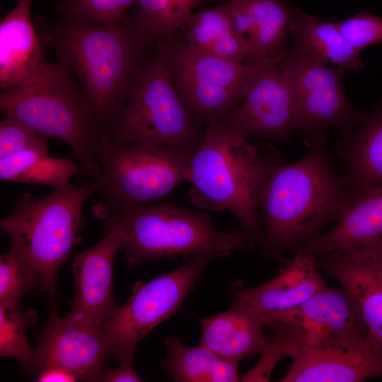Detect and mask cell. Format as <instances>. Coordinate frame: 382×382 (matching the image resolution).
Instances as JSON below:
<instances>
[{
	"instance_id": "obj_8",
	"label": "cell",
	"mask_w": 382,
	"mask_h": 382,
	"mask_svg": "<svg viewBox=\"0 0 382 382\" xmlns=\"http://www.w3.org/2000/svg\"><path fill=\"white\" fill-rule=\"evenodd\" d=\"M194 151L150 143L103 142L96 160L100 199L98 207L117 210L151 203L185 180Z\"/></svg>"
},
{
	"instance_id": "obj_26",
	"label": "cell",
	"mask_w": 382,
	"mask_h": 382,
	"mask_svg": "<svg viewBox=\"0 0 382 382\" xmlns=\"http://www.w3.org/2000/svg\"><path fill=\"white\" fill-rule=\"evenodd\" d=\"M80 172L73 160L50 156L49 152L28 150L0 160L1 180L58 187Z\"/></svg>"
},
{
	"instance_id": "obj_19",
	"label": "cell",
	"mask_w": 382,
	"mask_h": 382,
	"mask_svg": "<svg viewBox=\"0 0 382 382\" xmlns=\"http://www.w3.org/2000/svg\"><path fill=\"white\" fill-rule=\"evenodd\" d=\"M332 250L382 252V185L354 192L335 225L298 251L316 255Z\"/></svg>"
},
{
	"instance_id": "obj_18",
	"label": "cell",
	"mask_w": 382,
	"mask_h": 382,
	"mask_svg": "<svg viewBox=\"0 0 382 382\" xmlns=\"http://www.w3.org/2000/svg\"><path fill=\"white\" fill-rule=\"evenodd\" d=\"M325 286L316 255L298 252L262 284L246 288L236 282L231 297L257 313L266 324L269 318L299 306Z\"/></svg>"
},
{
	"instance_id": "obj_2",
	"label": "cell",
	"mask_w": 382,
	"mask_h": 382,
	"mask_svg": "<svg viewBox=\"0 0 382 382\" xmlns=\"http://www.w3.org/2000/svg\"><path fill=\"white\" fill-rule=\"evenodd\" d=\"M306 144L308 151L291 163L277 158L260 195L263 245L274 256L318 237L341 217L353 197L325 141Z\"/></svg>"
},
{
	"instance_id": "obj_36",
	"label": "cell",
	"mask_w": 382,
	"mask_h": 382,
	"mask_svg": "<svg viewBox=\"0 0 382 382\" xmlns=\"http://www.w3.org/2000/svg\"><path fill=\"white\" fill-rule=\"evenodd\" d=\"M142 381L132 364L128 363H120V365L114 369L106 367L101 378V381L105 382H139Z\"/></svg>"
},
{
	"instance_id": "obj_7",
	"label": "cell",
	"mask_w": 382,
	"mask_h": 382,
	"mask_svg": "<svg viewBox=\"0 0 382 382\" xmlns=\"http://www.w3.org/2000/svg\"><path fill=\"white\" fill-rule=\"evenodd\" d=\"M172 76L168 48L163 47L141 65L127 100L107 127L108 141L150 142L194 151L203 134Z\"/></svg>"
},
{
	"instance_id": "obj_24",
	"label": "cell",
	"mask_w": 382,
	"mask_h": 382,
	"mask_svg": "<svg viewBox=\"0 0 382 382\" xmlns=\"http://www.w3.org/2000/svg\"><path fill=\"white\" fill-rule=\"evenodd\" d=\"M168 54L172 71L231 89L240 96L241 100L249 79L262 63L243 64L241 62L197 50L187 44H182L173 50L168 49Z\"/></svg>"
},
{
	"instance_id": "obj_9",
	"label": "cell",
	"mask_w": 382,
	"mask_h": 382,
	"mask_svg": "<svg viewBox=\"0 0 382 382\" xmlns=\"http://www.w3.org/2000/svg\"><path fill=\"white\" fill-rule=\"evenodd\" d=\"M212 260L206 255L192 257L170 272L148 282L133 284L129 299L99 328L110 357L120 363L133 364L137 345L181 307Z\"/></svg>"
},
{
	"instance_id": "obj_13",
	"label": "cell",
	"mask_w": 382,
	"mask_h": 382,
	"mask_svg": "<svg viewBox=\"0 0 382 382\" xmlns=\"http://www.w3.org/2000/svg\"><path fill=\"white\" fill-rule=\"evenodd\" d=\"M105 232L101 241L77 254L72 262L74 295L66 316L91 328H99L120 306L113 295L112 274L115 258L124 248V238L117 228Z\"/></svg>"
},
{
	"instance_id": "obj_20",
	"label": "cell",
	"mask_w": 382,
	"mask_h": 382,
	"mask_svg": "<svg viewBox=\"0 0 382 382\" xmlns=\"http://www.w3.org/2000/svg\"><path fill=\"white\" fill-rule=\"evenodd\" d=\"M33 0H18L0 22V89L28 81L45 65L43 45L33 23Z\"/></svg>"
},
{
	"instance_id": "obj_22",
	"label": "cell",
	"mask_w": 382,
	"mask_h": 382,
	"mask_svg": "<svg viewBox=\"0 0 382 382\" xmlns=\"http://www.w3.org/2000/svg\"><path fill=\"white\" fill-rule=\"evenodd\" d=\"M356 129L342 134L332 151L345 169L351 192L382 185V98Z\"/></svg>"
},
{
	"instance_id": "obj_10",
	"label": "cell",
	"mask_w": 382,
	"mask_h": 382,
	"mask_svg": "<svg viewBox=\"0 0 382 382\" xmlns=\"http://www.w3.org/2000/svg\"><path fill=\"white\" fill-rule=\"evenodd\" d=\"M306 47L292 40V48L282 60V73L295 101L299 131L305 144L325 141L326 132L340 135L361 124L367 114L349 101L342 87L345 69H332Z\"/></svg>"
},
{
	"instance_id": "obj_23",
	"label": "cell",
	"mask_w": 382,
	"mask_h": 382,
	"mask_svg": "<svg viewBox=\"0 0 382 382\" xmlns=\"http://www.w3.org/2000/svg\"><path fill=\"white\" fill-rule=\"evenodd\" d=\"M164 371L180 382H234L241 379L238 363L225 359L199 344L187 347L175 336L166 341Z\"/></svg>"
},
{
	"instance_id": "obj_6",
	"label": "cell",
	"mask_w": 382,
	"mask_h": 382,
	"mask_svg": "<svg viewBox=\"0 0 382 382\" xmlns=\"http://www.w3.org/2000/svg\"><path fill=\"white\" fill-rule=\"evenodd\" d=\"M100 190L98 180L83 185L70 182L35 199L23 194L0 221L12 248L35 273L56 310L57 275L78 241L86 201Z\"/></svg>"
},
{
	"instance_id": "obj_31",
	"label": "cell",
	"mask_w": 382,
	"mask_h": 382,
	"mask_svg": "<svg viewBox=\"0 0 382 382\" xmlns=\"http://www.w3.org/2000/svg\"><path fill=\"white\" fill-rule=\"evenodd\" d=\"M137 0H60L57 9L62 14L100 23H114L127 15Z\"/></svg>"
},
{
	"instance_id": "obj_25",
	"label": "cell",
	"mask_w": 382,
	"mask_h": 382,
	"mask_svg": "<svg viewBox=\"0 0 382 382\" xmlns=\"http://www.w3.org/2000/svg\"><path fill=\"white\" fill-rule=\"evenodd\" d=\"M290 34L292 40L306 47L326 64L355 71L364 67L360 51L351 45L335 23L316 19L297 9L290 25Z\"/></svg>"
},
{
	"instance_id": "obj_21",
	"label": "cell",
	"mask_w": 382,
	"mask_h": 382,
	"mask_svg": "<svg viewBox=\"0 0 382 382\" xmlns=\"http://www.w3.org/2000/svg\"><path fill=\"white\" fill-rule=\"evenodd\" d=\"M262 318L241 302L232 299L225 312L202 320L199 344L218 356L236 363L261 353L269 340Z\"/></svg>"
},
{
	"instance_id": "obj_14",
	"label": "cell",
	"mask_w": 382,
	"mask_h": 382,
	"mask_svg": "<svg viewBox=\"0 0 382 382\" xmlns=\"http://www.w3.org/2000/svg\"><path fill=\"white\" fill-rule=\"evenodd\" d=\"M37 350L39 371L60 367L84 381H101L105 361L110 357L108 344L99 328L83 326L67 316L61 317L56 310L52 311L38 336Z\"/></svg>"
},
{
	"instance_id": "obj_16",
	"label": "cell",
	"mask_w": 382,
	"mask_h": 382,
	"mask_svg": "<svg viewBox=\"0 0 382 382\" xmlns=\"http://www.w3.org/2000/svg\"><path fill=\"white\" fill-rule=\"evenodd\" d=\"M316 257L347 291L369 333L382 346V252L332 250Z\"/></svg>"
},
{
	"instance_id": "obj_37",
	"label": "cell",
	"mask_w": 382,
	"mask_h": 382,
	"mask_svg": "<svg viewBox=\"0 0 382 382\" xmlns=\"http://www.w3.org/2000/svg\"><path fill=\"white\" fill-rule=\"evenodd\" d=\"M35 381L39 382L50 381H78L75 375L69 371L60 367H48L40 370L35 374Z\"/></svg>"
},
{
	"instance_id": "obj_32",
	"label": "cell",
	"mask_w": 382,
	"mask_h": 382,
	"mask_svg": "<svg viewBox=\"0 0 382 382\" xmlns=\"http://www.w3.org/2000/svg\"><path fill=\"white\" fill-rule=\"evenodd\" d=\"M47 139L21 120L5 115L0 122V160L28 150L49 152Z\"/></svg>"
},
{
	"instance_id": "obj_33",
	"label": "cell",
	"mask_w": 382,
	"mask_h": 382,
	"mask_svg": "<svg viewBox=\"0 0 382 382\" xmlns=\"http://www.w3.org/2000/svg\"><path fill=\"white\" fill-rule=\"evenodd\" d=\"M274 331V337L265 349L256 365L242 378L243 381H268L277 364L283 358H293L299 351L298 342L282 326L269 325Z\"/></svg>"
},
{
	"instance_id": "obj_28",
	"label": "cell",
	"mask_w": 382,
	"mask_h": 382,
	"mask_svg": "<svg viewBox=\"0 0 382 382\" xmlns=\"http://www.w3.org/2000/svg\"><path fill=\"white\" fill-rule=\"evenodd\" d=\"M21 305L0 302V356L19 361L23 369L35 373L40 370L37 349L29 344L26 326L31 323V315Z\"/></svg>"
},
{
	"instance_id": "obj_30",
	"label": "cell",
	"mask_w": 382,
	"mask_h": 382,
	"mask_svg": "<svg viewBox=\"0 0 382 382\" xmlns=\"http://www.w3.org/2000/svg\"><path fill=\"white\" fill-rule=\"evenodd\" d=\"M187 45L200 51L206 50L219 37L233 33L226 3L205 11L192 13L187 22Z\"/></svg>"
},
{
	"instance_id": "obj_1",
	"label": "cell",
	"mask_w": 382,
	"mask_h": 382,
	"mask_svg": "<svg viewBox=\"0 0 382 382\" xmlns=\"http://www.w3.org/2000/svg\"><path fill=\"white\" fill-rule=\"evenodd\" d=\"M36 20L42 45L53 47L70 67L106 130L127 100L152 42L127 15L114 23L66 15Z\"/></svg>"
},
{
	"instance_id": "obj_12",
	"label": "cell",
	"mask_w": 382,
	"mask_h": 382,
	"mask_svg": "<svg viewBox=\"0 0 382 382\" xmlns=\"http://www.w3.org/2000/svg\"><path fill=\"white\" fill-rule=\"evenodd\" d=\"M283 327L300 347L350 345L369 331L347 291L325 286L299 306L267 319Z\"/></svg>"
},
{
	"instance_id": "obj_34",
	"label": "cell",
	"mask_w": 382,
	"mask_h": 382,
	"mask_svg": "<svg viewBox=\"0 0 382 382\" xmlns=\"http://www.w3.org/2000/svg\"><path fill=\"white\" fill-rule=\"evenodd\" d=\"M335 24L351 45L359 51L382 43V18L363 10Z\"/></svg>"
},
{
	"instance_id": "obj_27",
	"label": "cell",
	"mask_w": 382,
	"mask_h": 382,
	"mask_svg": "<svg viewBox=\"0 0 382 382\" xmlns=\"http://www.w3.org/2000/svg\"><path fill=\"white\" fill-rule=\"evenodd\" d=\"M204 0H137L134 17L151 41L173 34L185 24L193 8Z\"/></svg>"
},
{
	"instance_id": "obj_29",
	"label": "cell",
	"mask_w": 382,
	"mask_h": 382,
	"mask_svg": "<svg viewBox=\"0 0 382 382\" xmlns=\"http://www.w3.org/2000/svg\"><path fill=\"white\" fill-rule=\"evenodd\" d=\"M30 291L41 293L45 289L40 278L10 248L0 257V302L21 305Z\"/></svg>"
},
{
	"instance_id": "obj_15",
	"label": "cell",
	"mask_w": 382,
	"mask_h": 382,
	"mask_svg": "<svg viewBox=\"0 0 382 382\" xmlns=\"http://www.w3.org/2000/svg\"><path fill=\"white\" fill-rule=\"evenodd\" d=\"M283 382H358L382 376V346L370 335L357 342L300 347Z\"/></svg>"
},
{
	"instance_id": "obj_35",
	"label": "cell",
	"mask_w": 382,
	"mask_h": 382,
	"mask_svg": "<svg viewBox=\"0 0 382 382\" xmlns=\"http://www.w3.org/2000/svg\"><path fill=\"white\" fill-rule=\"evenodd\" d=\"M203 52L241 62L249 57L246 47L233 33L219 37Z\"/></svg>"
},
{
	"instance_id": "obj_17",
	"label": "cell",
	"mask_w": 382,
	"mask_h": 382,
	"mask_svg": "<svg viewBox=\"0 0 382 382\" xmlns=\"http://www.w3.org/2000/svg\"><path fill=\"white\" fill-rule=\"evenodd\" d=\"M234 35L250 63L281 60L289 52L287 36L297 9L281 0H228Z\"/></svg>"
},
{
	"instance_id": "obj_4",
	"label": "cell",
	"mask_w": 382,
	"mask_h": 382,
	"mask_svg": "<svg viewBox=\"0 0 382 382\" xmlns=\"http://www.w3.org/2000/svg\"><path fill=\"white\" fill-rule=\"evenodd\" d=\"M0 110L41 135L58 139L71 149L82 168L99 177L96 157L106 130L68 64L57 57L33 77L1 91Z\"/></svg>"
},
{
	"instance_id": "obj_3",
	"label": "cell",
	"mask_w": 382,
	"mask_h": 382,
	"mask_svg": "<svg viewBox=\"0 0 382 382\" xmlns=\"http://www.w3.org/2000/svg\"><path fill=\"white\" fill-rule=\"evenodd\" d=\"M277 157H267L221 122H209L185 174L190 204L202 210L229 212L255 244L263 245L258 202Z\"/></svg>"
},
{
	"instance_id": "obj_11",
	"label": "cell",
	"mask_w": 382,
	"mask_h": 382,
	"mask_svg": "<svg viewBox=\"0 0 382 382\" xmlns=\"http://www.w3.org/2000/svg\"><path fill=\"white\" fill-rule=\"evenodd\" d=\"M282 59L262 62L245 88L241 105L218 121L247 139L284 140L299 132L296 107L282 73Z\"/></svg>"
},
{
	"instance_id": "obj_5",
	"label": "cell",
	"mask_w": 382,
	"mask_h": 382,
	"mask_svg": "<svg viewBox=\"0 0 382 382\" xmlns=\"http://www.w3.org/2000/svg\"><path fill=\"white\" fill-rule=\"evenodd\" d=\"M93 216L105 230L117 228L124 238L125 259L136 267L149 260L206 255L213 260L248 250L255 243L243 231L223 232L211 216L173 204H147L110 210L94 205Z\"/></svg>"
}]
</instances>
